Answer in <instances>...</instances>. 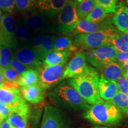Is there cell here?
Returning a JSON list of instances; mask_svg holds the SVG:
<instances>
[{
	"label": "cell",
	"mask_w": 128,
	"mask_h": 128,
	"mask_svg": "<svg viewBox=\"0 0 128 128\" xmlns=\"http://www.w3.org/2000/svg\"><path fill=\"white\" fill-rule=\"evenodd\" d=\"M10 112V108L0 102V114L2 116L3 119L7 118Z\"/></svg>",
	"instance_id": "74e56055"
},
{
	"label": "cell",
	"mask_w": 128,
	"mask_h": 128,
	"mask_svg": "<svg viewBox=\"0 0 128 128\" xmlns=\"http://www.w3.org/2000/svg\"><path fill=\"white\" fill-rule=\"evenodd\" d=\"M9 68H12V70H14V71H17L20 74H22L26 71L27 70H28V69L26 67L24 66L23 65H22V64H20V62L17 61V60H16L14 58H12V62L10 64Z\"/></svg>",
	"instance_id": "d590c367"
},
{
	"label": "cell",
	"mask_w": 128,
	"mask_h": 128,
	"mask_svg": "<svg viewBox=\"0 0 128 128\" xmlns=\"http://www.w3.org/2000/svg\"><path fill=\"white\" fill-rule=\"evenodd\" d=\"M108 16V14L103 9L96 5L92 10L86 17V20L92 23H100L106 20Z\"/></svg>",
	"instance_id": "f1b7e54d"
},
{
	"label": "cell",
	"mask_w": 128,
	"mask_h": 128,
	"mask_svg": "<svg viewBox=\"0 0 128 128\" xmlns=\"http://www.w3.org/2000/svg\"><path fill=\"white\" fill-rule=\"evenodd\" d=\"M27 128H38V126H37V124H35L34 122H32L30 123V124H28V127Z\"/></svg>",
	"instance_id": "b9f144b4"
},
{
	"label": "cell",
	"mask_w": 128,
	"mask_h": 128,
	"mask_svg": "<svg viewBox=\"0 0 128 128\" xmlns=\"http://www.w3.org/2000/svg\"><path fill=\"white\" fill-rule=\"evenodd\" d=\"M98 90L101 99L104 101H110L119 92L116 81L106 79L102 76L99 78Z\"/></svg>",
	"instance_id": "ac0fdd59"
},
{
	"label": "cell",
	"mask_w": 128,
	"mask_h": 128,
	"mask_svg": "<svg viewBox=\"0 0 128 128\" xmlns=\"http://www.w3.org/2000/svg\"><path fill=\"white\" fill-rule=\"evenodd\" d=\"M2 12H1V10H0V25H1V19H2Z\"/></svg>",
	"instance_id": "f6af8a7d"
},
{
	"label": "cell",
	"mask_w": 128,
	"mask_h": 128,
	"mask_svg": "<svg viewBox=\"0 0 128 128\" xmlns=\"http://www.w3.org/2000/svg\"><path fill=\"white\" fill-rule=\"evenodd\" d=\"M112 26L110 24V22L105 20V22L100 23H92L84 20H80L77 25L73 30L70 36H75L80 34H88V33H95L99 31H103L112 28Z\"/></svg>",
	"instance_id": "9a60e30c"
},
{
	"label": "cell",
	"mask_w": 128,
	"mask_h": 128,
	"mask_svg": "<svg viewBox=\"0 0 128 128\" xmlns=\"http://www.w3.org/2000/svg\"><path fill=\"white\" fill-rule=\"evenodd\" d=\"M73 1H76V0H73Z\"/></svg>",
	"instance_id": "681fc988"
},
{
	"label": "cell",
	"mask_w": 128,
	"mask_h": 128,
	"mask_svg": "<svg viewBox=\"0 0 128 128\" xmlns=\"http://www.w3.org/2000/svg\"><path fill=\"white\" fill-rule=\"evenodd\" d=\"M21 20L30 32L34 34L45 35L56 33L52 20L42 14L39 12L22 14Z\"/></svg>",
	"instance_id": "8992f818"
},
{
	"label": "cell",
	"mask_w": 128,
	"mask_h": 128,
	"mask_svg": "<svg viewBox=\"0 0 128 128\" xmlns=\"http://www.w3.org/2000/svg\"><path fill=\"white\" fill-rule=\"evenodd\" d=\"M119 34L121 38L124 40V42H126L127 44H128V32L126 33H122V32H119Z\"/></svg>",
	"instance_id": "60d3db41"
},
{
	"label": "cell",
	"mask_w": 128,
	"mask_h": 128,
	"mask_svg": "<svg viewBox=\"0 0 128 128\" xmlns=\"http://www.w3.org/2000/svg\"><path fill=\"white\" fill-rule=\"evenodd\" d=\"M40 128H70V121L60 108L47 106L43 113Z\"/></svg>",
	"instance_id": "9c48e42d"
},
{
	"label": "cell",
	"mask_w": 128,
	"mask_h": 128,
	"mask_svg": "<svg viewBox=\"0 0 128 128\" xmlns=\"http://www.w3.org/2000/svg\"><path fill=\"white\" fill-rule=\"evenodd\" d=\"M21 92L26 100L32 104H38L44 100L46 90L38 84L28 87H22Z\"/></svg>",
	"instance_id": "e0dca14e"
},
{
	"label": "cell",
	"mask_w": 128,
	"mask_h": 128,
	"mask_svg": "<svg viewBox=\"0 0 128 128\" xmlns=\"http://www.w3.org/2000/svg\"><path fill=\"white\" fill-rule=\"evenodd\" d=\"M93 68L87 64L86 56L82 51H78L67 64L64 72L62 80L83 76Z\"/></svg>",
	"instance_id": "8fae6325"
},
{
	"label": "cell",
	"mask_w": 128,
	"mask_h": 128,
	"mask_svg": "<svg viewBox=\"0 0 128 128\" xmlns=\"http://www.w3.org/2000/svg\"><path fill=\"white\" fill-rule=\"evenodd\" d=\"M16 10L22 14L36 11L38 0H15Z\"/></svg>",
	"instance_id": "83f0119b"
},
{
	"label": "cell",
	"mask_w": 128,
	"mask_h": 128,
	"mask_svg": "<svg viewBox=\"0 0 128 128\" xmlns=\"http://www.w3.org/2000/svg\"><path fill=\"white\" fill-rule=\"evenodd\" d=\"M53 50L67 51V52H76L78 49L74 45L72 39L68 36H61L56 38L54 42Z\"/></svg>",
	"instance_id": "d4e9b609"
},
{
	"label": "cell",
	"mask_w": 128,
	"mask_h": 128,
	"mask_svg": "<svg viewBox=\"0 0 128 128\" xmlns=\"http://www.w3.org/2000/svg\"><path fill=\"white\" fill-rule=\"evenodd\" d=\"M72 53L67 51L52 50L46 55L44 64L47 66L65 65Z\"/></svg>",
	"instance_id": "ffe728a7"
},
{
	"label": "cell",
	"mask_w": 128,
	"mask_h": 128,
	"mask_svg": "<svg viewBox=\"0 0 128 128\" xmlns=\"http://www.w3.org/2000/svg\"><path fill=\"white\" fill-rule=\"evenodd\" d=\"M83 117L92 124L105 126L118 124L122 119L123 114L109 101L101 100L84 112Z\"/></svg>",
	"instance_id": "7a4b0ae2"
},
{
	"label": "cell",
	"mask_w": 128,
	"mask_h": 128,
	"mask_svg": "<svg viewBox=\"0 0 128 128\" xmlns=\"http://www.w3.org/2000/svg\"><path fill=\"white\" fill-rule=\"evenodd\" d=\"M80 21L76 12V1L68 0L54 21L57 34L70 35Z\"/></svg>",
	"instance_id": "277c9868"
},
{
	"label": "cell",
	"mask_w": 128,
	"mask_h": 128,
	"mask_svg": "<svg viewBox=\"0 0 128 128\" xmlns=\"http://www.w3.org/2000/svg\"><path fill=\"white\" fill-rule=\"evenodd\" d=\"M109 102L119 108L122 113L128 115V96L119 92Z\"/></svg>",
	"instance_id": "4316f807"
},
{
	"label": "cell",
	"mask_w": 128,
	"mask_h": 128,
	"mask_svg": "<svg viewBox=\"0 0 128 128\" xmlns=\"http://www.w3.org/2000/svg\"><path fill=\"white\" fill-rule=\"evenodd\" d=\"M16 20L12 14L4 13L0 25V46L10 48L17 47L18 42L16 34Z\"/></svg>",
	"instance_id": "ba28073f"
},
{
	"label": "cell",
	"mask_w": 128,
	"mask_h": 128,
	"mask_svg": "<svg viewBox=\"0 0 128 128\" xmlns=\"http://www.w3.org/2000/svg\"><path fill=\"white\" fill-rule=\"evenodd\" d=\"M48 98L56 108L71 112H86L88 104L66 81H62L48 92Z\"/></svg>",
	"instance_id": "6da1fadb"
},
{
	"label": "cell",
	"mask_w": 128,
	"mask_h": 128,
	"mask_svg": "<svg viewBox=\"0 0 128 128\" xmlns=\"http://www.w3.org/2000/svg\"><path fill=\"white\" fill-rule=\"evenodd\" d=\"M24 102L18 88L0 87V102L8 108H14Z\"/></svg>",
	"instance_id": "2e32d148"
},
{
	"label": "cell",
	"mask_w": 128,
	"mask_h": 128,
	"mask_svg": "<svg viewBox=\"0 0 128 128\" xmlns=\"http://www.w3.org/2000/svg\"><path fill=\"white\" fill-rule=\"evenodd\" d=\"M110 44L118 50V52H128V44L124 42L119 35V33L115 30L111 35Z\"/></svg>",
	"instance_id": "4dcf8cb0"
},
{
	"label": "cell",
	"mask_w": 128,
	"mask_h": 128,
	"mask_svg": "<svg viewBox=\"0 0 128 128\" xmlns=\"http://www.w3.org/2000/svg\"><path fill=\"white\" fill-rule=\"evenodd\" d=\"M0 10L13 15L16 12L15 0H0Z\"/></svg>",
	"instance_id": "d6a6232c"
},
{
	"label": "cell",
	"mask_w": 128,
	"mask_h": 128,
	"mask_svg": "<svg viewBox=\"0 0 128 128\" xmlns=\"http://www.w3.org/2000/svg\"><path fill=\"white\" fill-rule=\"evenodd\" d=\"M65 67V65L47 66L43 64L38 70L39 84L45 90L56 86L62 80Z\"/></svg>",
	"instance_id": "30bf717a"
},
{
	"label": "cell",
	"mask_w": 128,
	"mask_h": 128,
	"mask_svg": "<svg viewBox=\"0 0 128 128\" xmlns=\"http://www.w3.org/2000/svg\"><path fill=\"white\" fill-rule=\"evenodd\" d=\"M124 77H126V78H128V74L124 75Z\"/></svg>",
	"instance_id": "c3c4849f"
},
{
	"label": "cell",
	"mask_w": 128,
	"mask_h": 128,
	"mask_svg": "<svg viewBox=\"0 0 128 128\" xmlns=\"http://www.w3.org/2000/svg\"><path fill=\"white\" fill-rule=\"evenodd\" d=\"M84 52L86 60L92 66L102 70L109 64L116 61L118 50L112 45L90 49Z\"/></svg>",
	"instance_id": "52a82bcc"
},
{
	"label": "cell",
	"mask_w": 128,
	"mask_h": 128,
	"mask_svg": "<svg viewBox=\"0 0 128 128\" xmlns=\"http://www.w3.org/2000/svg\"><path fill=\"white\" fill-rule=\"evenodd\" d=\"M120 65L123 70V76L128 74V62H126Z\"/></svg>",
	"instance_id": "ab89813d"
},
{
	"label": "cell",
	"mask_w": 128,
	"mask_h": 128,
	"mask_svg": "<svg viewBox=\"0 0 128 128\" xmlns=\"http://www.w3.org/2000/svg\"><path fill=\"white\" fill-rule=\"evenodd\" d=\"M112 22L120 32H128V7L122 4L118 8L112 18Z\"/></svg>",
	"instance_id": "d6986e66"
},
{
	"label": "cell",
	"mask_w": 128,
	"mask_h": 128,
	"mask_svg": "<svg viewBox=\"0 0 128 128\" xmlns=\"http://www.w3.org/2000/svg\"><path fill=\"white\" fill-rule=\"evenodd\" d=\"M16 38L18 44L31 45L33 40V34L25 26L20 18L16 19Z\"/></svg>",
	"instance_id": "44dd1931"
},
{
	"label": "cell",
	"mask_w": 128,
	"mask_h": 128,
	"mask_svg": "<svg viewBox=\"0 0 128 128\" xmlns=\"http://www.w3.org/2000/svg\"><path fill=\"white\" fill-rule=\"evenodd\" d=\"M114 31V28H112L108 30L95 33L77 34L74 37L73 44L80 51L112 45L110 38Z\"/></svg>",
	"instance_id": "5b68a950"
},
{
	"label": "cell",
	"mask_w": 128,
	"mask_h": 128,
	"mask_svg": "<svg viewBox=\"0 0 128 128\" xmlns=\"http://www.w3.org/2000/svg\"><path fill=\"white\" fill-rule=\"evenodd\" d=\"M0 128H11L8 119H4L0 122Z\"/></svg>",
	"instance_id": "f35d334b"
},
{
	"label": "cell",
	"mask_w": 128,
	"mask_h": 128,
	"mask_svg": "<svg viewBox=\"0 0 128 128\" xmlns=\"http://www.w3.org/2000/svg\"><path fill=\"white\" fill-rule=\"evenodd\" d=\"M39 82L38 72L34 70H28L21 74L17 83L21 87H28L39 84Z\"/></svg>",
	"instance_id": "cb8c5ba5"
},
{
	"label": "cell",
	"mask_w": 128,
	"mask_h": 128,
	"mask_svg": "<svg viewBox=\"0 0 128 128\" xmlns=\"http://www.w3.org/2000/svg\"><path fill=\"white\" fill-rule=\"evenodd\" d=\"M12 58L13 56L11 49L0 46V65L2 68H9Z\"/></svg>",
	"instance_id": "1f68e13d"
},
{
	"label": "cell",
	"mask_w": 128,
	"mask_h": 128,
	"mask_svg": "<svg viewBox=\"0 0 128 128\" xmlns=\"http://www.w3.org/2000/svg\"><path fill=\"white\" fill-rule=\"evenodd\" d=\"M119 92L128 96V78L122 76L116 81Z\"/></svg>",
	"instance_id": "e575fe53"
},
{
	"label": "cell",
	"mask_w": 128,
	"mask_h": 128,
	"mask_svg": "<svg viewBox=\"0 0 128 128\" xmlns=\"http://www.w3.org/2000/svg\"><path fill=\"white\" fill-rule=\"evenodd\" d=\"M56 38L52 34L38 35L34 38L30 48L34 51L38 58L44 61L46 55L53 50Z\"/></svg>",
	"instance_id": "7c38bea8"
},
{
	"label": "cell",
	"mask_w": 128,
	"mask_h": 128,
	"mask_svg": "<svg viewBox=\"0 0 128 128\" xmlns=\"http://www.w3.org/2000/svg\"><path fill=\"white\" fill-rule=\"evenodd\" d=\"M29 114L19 112H11L8 116L10 125L11 128H27Z\"/></svg>",
	"instance_id": "603a6c76"
},
{
	"label": "cell",
	"mask_w": 128,
	"mask_h": 128,
	"mask_svg": "<svg viewBox=\"0 0 128 128\" xmlns=\"http://www.w3.org/2000/svg\"><path fill=\"white\" fill-rule=\"evenodd\" d=\"M108 128V127H106V126H93V127H92V128Z\"/></svg>",
	"instance_id": "ee69618b"
},
{
	"label": "cell",
	"mask_w": 128,
	"mask_h": 128,
	"mask_svg": "<svg viewBox=\"0 0 128 128\" xmlns=\"http://www.w3.org/2000/svg\"><path fill=\"white\" fill-rule=\"evenodd\" d=\"M2 69H3V68L2 67V66H1V65H0V72L1 73V72H2Z\"/></svg>",
	"instance_id": "bcb514c9"
},
{
	"label": "cell",
	"mask_w": 128,
	"mask_h": 128,
	"mask_svg": "<svg viewBox=\"0 0 128 128\" xmlns=\"http://www.w3.org/2000/svg\"><path fill=\"white\" fill-rule=\"evenodd\" d=\"M76 12L80 20L86 19L95 7L93 0H76Z\"/></svg>",
	"instance_id": "484cf974"
},
{
	"label": "cell",
	"mask_w": 128,
	"mask_h": 128,
	"mask_svg": "<svg viewBox=\"0 0 128 128\" xmlns=\"http://www.w3.org/2000/svg\"><path fill=\"white\" fill-rule=\"evenodd\" d=\"M102 76L106 79L116 81L123 76L121 65L117 62H112L101 70Z\"/></svg>",
	"instance_id": "7402d4cb"
},
{
	"label": "cell",
	"mask_w": 128,
	"mask_h": 128,
	"mask_svg": "<svg viewBox=\"0 0 128 128\" xmlns=\"http://www.w3.org/2000/svg\"><path fill=\"white\" fill-rule=\"evenodd\" d=\"M13 58L26 67L28 70L38 71L43 65L35 53L30 48L21 47L16 49L14 53Z\"/></svg>",
	"instance_id": "4fadbf2b"
},
{
	"label": "cell",
	"mask_w": 128,
	"mask_h": 128,
	"mask_svg": "<svg viewBox=\"0 0 128 128\" xmlns=\"http://www.w3.org/2000/svg\"><path fill=\"white\" fill-rule=\"evenodd\" d=\"M124 1H125L126 4V5H127V6L128 7V0H124Z\"/></svg>",
	"instance_id": "7dc6e473"
},
{
	"label": "cell",
	"mask_w": 128,
	"mask_h": 128,
	"mask_svg": "<svg viewBox=\"0 0 128 128\" xmlns=\"http://www.w3.org/2000/svg\"><path fill=\"white\" fill-rule=\"evenodd\" d=\"M68 0H38L37 8L39 12L50 20H54Z\"/></svg>",
	"instance_id": "5bb4252c"
},
{
	"label": "cell",
	"mask_w": 128,
	"mask_h": 128,
	"mask_svg": "<svg viewBox=\"0 0 128 128\" xmlns=\"http://www.w3.org/2000/svg\"><path fill=\"white\" fill-rule=\"evenodd\" d=\"M99 78L98 72L93 68L86 74L70 78L66 82L76 90L88 104L92 106L102 100L98 90Z\"/></svg>",
	"instance_id": "3957f363"
},
{
	"label": "cell",
	"mask_w": 128,
	"mask_h": 128,
	"mask_svg": "<svg viewBox=\"0 0 128 128\" xmlns=\"http://www.w3.org/2000/svg\"><path fill=\"white\" fill-rule=\"evenodd\" d=\"M5 81H6V80H5L4 76H2V74L0 72V87H1V86H2Z\"/></svg>",
	"instance_id": "7bdbcfd3"
},
{
	"label": "cell",
	"mask_w": 128,
	"mask_h": 128,
	"mask_svg": "<svg viewBox=\"0 0 128 128\" xmlns=\"http://www.w3.org/2000/svg\"><path fill=\"white\" fill-rule=\"evenodd\" d=\"M96 5L103 9L108 14L114 13L122 4L119 0H93Z\"/></svg>",
	"instance_id": "f546056e"
},
{
	"label": "cell",
	"mask_w": 128,
	"mask_h": 128,
	"mask_svg": "<svg viewBox=\"0 0 128 128\" xmlns=\"http://www.w3.org/2000/svg\"><path fill=\"white\" fill-rule=\"evenodd\" d=\"M119 64L128 62V52H118L116 55V61Z\"/></svg>",
	"instance_id": "8d00e7d4"
},
{
	"label": "cell",
	"mask_w": 128,
	"mask_h": 128,
	"mask_svg": "<svg viewBox=\"0 0 128 128\" xmlns=\"http://www.w3.org/2000/svg\"><path fill=\"white\" fill-rule=\"evenodd\" d=\"M1 74L6 81L16 82H17L21 76V74L18 72L10 68H3Z\"/></svg>",
	"instance_id": "836d02e7"
}]
</instances>
